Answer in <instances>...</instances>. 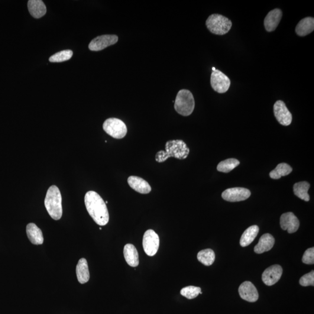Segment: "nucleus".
Masks as SVG:
<instances>
[{
  "label": "nucleus",
  "instance_id": "c756f323",
  "mask_svg": "<svg viewBox=\"0 0 314 314\" xmlns=\"http://www.w3.org/2000/svg\"><path fill=\"white\" fill-rule=\"evenodd\" d=\"M300 284L302 286H314V271H312L310 273L304 275L300 278Z\"/></svg>",
  "mask_w": 314,
  "mask_h": 314
},
{
  "label": "nucleus",
  "instance_id": "2f4dec72",
  "mask_svg": "<svg viewBox=\"0 0 314 314\" xmlns=\"http://www.w3.org/2000/svg\"><path fill=\"white\" fill-rule=\"evenodd\" d=\"M216 70V69H215V68H214V67H213V68H212V70H213V71H214V70Z\"/></svg>",
  "mask_w": 314,
  "mask_h": 314
},
{
  "label": "nucleus",
  "instance_id": "f03ea898",
  "mask_svg": "<svg viewBox=\"0 0 314 314\" xmlns=\"http://www.w3.org/2000/svg\"><path fill=\"white\" fill-rule=\"evenodd\" d=\"M189 153L190 149L183 140H170L166 144V151H158L155 155V160L158 163H162L171 157L184 160L188 156Z\"/></svg>",
  "mask_w": 314,
  "mask_h": 314
},
{
  "label": "nucleus",
  "instance_id": "412c9836",
  "mask_svg": "<svg viewBox=\"0 0 314 314\" xmlns=\"http://www.w3.org/2000/svg\"><path fill=\"white\" fill-rule=\"evenodd\" d=\"M314 30V18L312 17H306L302 19L296 28L297 35L302 37L312 33Z\"/></svg>",
  "mask_w": 314,
  "mask_h": 314
},
{
  "label": "nucleus",
  "instance_id": "2eb2a0df",
  "mask_svg": "<svg viewBox=\"0 0 314 314\" xmlns=\"http://www.w3.org/2000/svg\"><path fill=\"white\" fill-rule=\"evenodd\" d=\"M282 11L279 8L274 9L269 12L264 19V27L266 31L268 32L275 31L280 23Z\"/></svg>",
  "mask_w": 314,
  "mask_h": 314
},
{
  "label": "nucleus",
  "instance_id": "6e6552de",
  "mask_svg": "<svg viewBox=\"0 0 314 314\" xmlns=\"http://www.w3.org/2000/svg\"><path fill=\"white\" fill-rule=\"evenodd\" d=\"M211 85L214 91L219 93H225L231 86L229 77L219 70L212 71L211 75Z\"/></svg>",
  "mask_w": 314,
  "mask_h": 314
},
{
  "label": "nucleus",
  "instance_id": "cd10ccee",
  "mask_svg": "<svg viewBox=\"0 0 314 314\" xmlns=\"http://www.w3.org/2000/svg\"><path fill=\"white\" fill-rule=\"evenodd\" d=\"M73 56V51L70 50H63L57 53L49 58L51 63H62L70 59Z\"/></svg>",
  "mask_w": 314,
  "mask_h": 314
},
{
  "label": "nucleus",
  "instance_id": "5701e85b",
  "mask_svg": "<svg viewBox=\"0 0 314 314\" xmlns=\"http://www.w3.org/2000/svg\"><path fill=\"white\" fill-rule=\"evenodd\" d=\"M259 230L260 229L257 225L251 226L250 227L246 229L242 236L240 241L241 245L242 247H246L250 245L257 237Z\"/></svg>",
  "mask_w": 314,
  "mask_h": 314
},
{
  "label": "nucleus",
  "instance_id": "bb28decb",
  "mask_svg": "<svg viewBox=\"0 0 314 314\" xmlns=\"http://www.w3.org/2000/svg\"><path fill=\"white\" fill-rule=\"evenodd\" d=\"M240 164V162L235 158H229L222 161L217 166V170L221 173H228Z\"/></svg>",
  "mask_w": 314,
  "mask_h": 314
},
{
  "label": "nucleus",
  "instance_id": "aec40b11",
  "mask_svg": "<svg viewBox=\"0 0 314 314\" xmlns=\"http://www.w3.org/2000/svg\"><path fill=\"white\" fill-rule=\"evenodd\" d=\"M124 254L126 263L129 266L137 267L139 264V254L137 248L132 244L125 245Z\"/></svg>",
  "mask_w": 314,
  "mask_h": 314
},
{
  "label": "nucleus",
  "instance_id": "a211bd4d",
  "mask_svg": "<svg viewBox=\"0 0 314 314\" xmlns=\"http://www.w3.org/2000/svg\"><path fill=\"white\" fill-rule=\"evenodd\" d=\"M28 7L29 13L35 18H40L46 14V5L41 0H29Z\"/></svg>",
  "mask_w": 314,
  "mask_h": 314
},
{
  "label": "nucleus",
  "instance_id": "7c9ffc66",
  "mask_svg": "<svg viewBox=\"0 0 314 314\" xmlns=\"http://www.w3.org/2000/svg\"><path fill=\"white\" fill-rule=\"evenodd\" d=\"M303 263L306 264H314V248H310L304 252L302 258Z\"/></svg>",
  "mask_w": 314,
  "mask_h": 314
},
{
  "label": "nucleus",
  "instance_id": "a878e982",
  "mask_svg": "<svg viewBox=\"0 0 314 314\" xmlns=\"http://www.w3.org/2000/svg\"><path fill=\"white\" fill-rule=\"evenodd\" d=\"M197 259L201 263L206 265V266H210L214 263L215 252L211 249H205V250L200 251L197 254Z\"/></svg>",
  "mask_w": 314,
  "mask_h": 314
},
{
  "label": "nucleus",
  "instance_id": "9b49d317",
  "mask_svg": "<svg viewBox=\"0 0 314 314\" xmlns=\"http://www.w3.org/2000/svg\"><path fill=\"white\" fill-rule=\"evenodd\" d=\"M275 117L280 124L289 126L292 121V115L287 108L285 104L281 100H278L274 105Z\"/></svg>",
  "mask_w": 314,
  "mask_h": 314
},
{
  "label": "nucleus",
  "instance_id": "0eeeda50",
  "mask_svg": "<svg viewBox=\"0 0 314 314\" xmlns=\"http://www.w3.org/2000/svg\"><path fill=\"white\" fill-rule=\"evenodd\" d=\"M144 250L148 256H154L157 253L160 246L159 236L153 230H147L143 236Z\"/></svg>",
  "mask_w": 314,
  "mask_h": 314
},
{
  "label": "nucleus",
  "instance_id": "4be33fe9",
  "mask_svg": "<svg viewBox=\"0 0 314 314\" xmlns=\"http://www.w3.org/2000/svg\"><path fill=\"white\" fill-rule=\"evenodd\" d=\"M77 280L81 284H85L89 280L90 273L88 264L85 258H81L76 266Z\"/></svg>",
  "mask_w": 314,
  "mask_h": 314
},
{
  "label": "nucleus",
  "instance_id": "b1692460",
  "mask_svg": "<svg viewBox=\"0 0 314 314\" xmlns=\"http://www.w3.org/2000/svg\"><path fill=\"white\" fill-rule=\"evenodd\" d=\"M310 187V184L307 182H300L296 183L293 186L294 193L300 199L309 202L310 197L308 191Z\"/></svg>",
  "mask_w": 314,
  "mask_h": 314
},
{
  "label": "nucleus",
  "instance_id": "f3484780",
  "mask_svg": "<svg viewBox=\"0 0 314 314\" xmlns=\"http://www.w3.org/2000/svg\"><path fill=\"white\" fill-rule=\"evenodd\" d=\"M27 234L29 241L32 244L41 245L43 244V233L38 226L34 223H30L27 226Z\"/></svg>",
  "mask_w": 314,
  "mask_h": 314
},
{
  "label": "nucleus",
  "instance_id": "9d476101",
  "mask_svg": "<svg viewBox=\"0 0 314 314\" xmlns=\"http://www.w3.org/2000/svg\"><path fill=\"white\" fill-rule=\"evenodd\" d=\"M251 195L250 191L242 187L226 189L222 194L223 200L229 202H239L247 200Z\"/></svg>",
  "mask_w": 314,
  "mask_h": 314
},
{
  "label": "nucleus",
  "instance_id": "dca6fc26",
  "mask_svg": "<svg viewBox=\"0 0 314 314\" xmlns=\"http://www.w3.org/2000/svg\"><path fill=\"white\" fill-rule=\"evenodd\" d=\"M129 186L139 193L148 194L151 192V187L150 184L141 177L131 176L128 179Z\"/></svg>",
  "mask_w": 314,
  "mask_h": 314
},
{
  "label": "nucleus",
  "instance_id": "1a4fd4ad",
  "mask_svg": "<svg viewBox=\"0 0 314 314\" xmlns=\"http://www.w3.org/2000/svg\"><path fill=\"white\" fill-rule=\"evenodd\" d=\"M118 37L115 35H100L93 38L89 45L90 50L99 51L117 43Z\"/></svg>",
  "mask_w": 314,
  "mask_h": 314
},
{
  "label": "nucleus",
  "instance_id": "6ab92c4d",
  "mask_svg": "<svg viewBox=\"0 0 314 314\" xmlns=\"http://www.w3.org/2000/svg\"><path fill=\"white\" fill-rule=\"evenodd\" d=\"M275 244V239L270 234H264L261 236L258 244L255 246L254 251L257 254L264 253L271 250Z\"/></svg>",
  "mask_w": 314,
  "mask_h": 314
},
{
  "label": "nucleus",
  "instance_id": "393cba45",
  "mask_svg": "<svg viewBox=\"0 0 314 314\" xmlns=\"http://www.w3.org/2000/svg\"><path fill=\"white\" fill-rule=\"evenodd\" d=\"M292 168L286 163H281L278 165L275 170L272 171L270 176L273 179H279L281 176H285L292 172Z\"/></svg>",
  "mask_w": 314,
  "mask_h": 314
},
{
  "label": "nucleus",
  "instance_id": "7ed1b4c3",
  "mask_svg": "<svg viewBox=\"0 0 314 314\" xmlns=\"http://www.w3.org/2000/svg\"><path fill=\"white\" fill-rule=\"evenodd\" d=\"M44 205L52 218L59 220L62 217V196L58 187L53 185L48 189Z\"/></svg>",
  "mask_w": 314,
  "mask_h": 314
},
{
  "label": "nucleus",
  "instance_id": "c85d7f7f",
  "mask_svg": "<svg viewBox=\"0 0 314 314\" xmlns=\"http://www.w3.org/2000/svg\"><path fill=\"white\" fill-rule=\"evenodd\" d=\"M201 291L202 289L199 287L189 286L183 288L180 291V294L187 299H193L199 296Z\"/></svg>",
  "mask_w": 314,
  "mask_h": 314
},
{
  "label": "nucleus",
  "instance_id": "f8f14e48",
  "mask_svg": "<svg viewBox=\"0 0 314 314\" xmlns=\"http://www.w3.org/2000/svg\"><path fill=\"white\" fill-rule=\"evenodd\" d=\"M283 269L279 265H272L265 270L262 275V280L267 286H273L279 280Z\"/></svg>",
  "mask_w": 314,
  "mask_h": 314
},
{
  "label": "nucleus",
  "instance_id": "423d86ee",
  "mask_svg": "<svg viewBox=\"0 0 314 314\" xmlns=\"http://www.w3.org/2000/svg\"><path fill=\"white\" fill-rule=\"evenodd\" d=\"M103 128L106 134L116 139L124 138L127 134V127L121 119L111 118L104 122Z\"/></svg>",
  "mask_w": 314,
  "mask_h": 314
},
{
  "label": "nucleus",
  "instance_id": "4468645a",
  "mask_svg": "<svg viewBox=\"0 0 314 314\" xmlns=\"http://www.w3.org/2000/svg\"><path fill=\"white\" fill-rule=\"evenodd\" d=\"M280 224L284 231H287L289 234H293L299 229L300 222L293 212H289L281 215Z\"/></svg>",
  "mask_w": 314,
  "mask_h": 314
},
{
  "label": "nucleus",
  "instance_id": "20e7f679",
  "mask_svg": "<svg viewBox=\"0 0 314 314\" xmlns=\"http://www.w3.org/2000/svg\"><path fill=\"white\" fill-rule=\"evenodd\" d=\"M195 107L193 94L186 89L180 90L177 93L174 108L181 115L187 116L192 114Z\"/></svg>",
  "mask_w": 314,
  "mask_h": 314
},
{
  "label": "nucleus",
  "instance_id": "39448f33",
  "mask_svg": "<svg viewBox=\"0 0 314 314\" xmlns=\"http://www.w3.org/2000/svg\"><path fill=\"white\" fill-rule=\"evenodd\" d=\"M206 24L210 32L216 35L228 34L232 28V21L220 14H212L207 19Z\"/></svg>",
  "mask_w": 314,
  "mask_h": 314
},
{
  "label": "nucleus",
  "instance_id": "f257e3e1",
  "mask_svg": "<svg viewBox=\"0 0 314 314\" xmlns=\"http://www.w3.org/2000/svg\"><path fill=\"white\" fill-rule=\"evenodd\" d=\"M87 211L97 225L105 226L108 223L109 216L105 201L94 191L87 192L85 197Z\"/></svg>",
  "mask_w": 314,
  "mask_h": 314
},
{
  "label": "nucleus",
  "instance_id": "ddd939ff",
  "mask_svg": "<svg viewBox=\"0 0 314 314\" xmlns=\"http://www.w3.org/2000/svg\"><path fill=\"white\" fill-rule=\"evenodd\" d=\"M239 293L242 299L248 302H256L258 299L257 289L250 281H246L242 283L239 288Z\"/></svg>",
  "mask_w": 314,
  "mask_h": 314
}]
</instances>
